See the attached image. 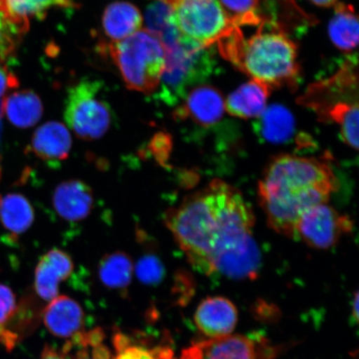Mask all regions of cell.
I'll return each instance as SVG.
<instances>
[{"instance_id": "obj_37", "label": "cell", "mask_w": 359, "mask_h": 359, "mask_svg": "<svg viewBox=\"0 0 359 359\" xmlns=\"http://www.w3.org/2000/svg\"><path fill=\"white\" fill-rule=\"evenodd\" d=\"M170 359H190V358H189V357H188L187 355V353L185 352H184L182 350L181 357L177 358V357H175V355H174L172 358H170Z\"/></svg>"}, {"instance_id": "obj_3", "label": "cell", "mask_w": 359, "mask_h": 359, "mask_svg": "<svg viewBox=\"0 0 359 359\" xmlns=\"http://www.w3.org/2000/svg\"><path fill=\"white\" fill-rule=\"evenodd\" d=\"M266 30L262 21L258 29L245 39L240 27H234L219 40L222 55L251 79L273 88H294L299 80L297 47L275 22Z\"/></svg>"}, {"instance_id": "obj_4", "label": "cell", "mask_w": 359, "mask_h": 359, "mask_svg": "<svg viewBox=\"0 0 359 359\" xmlns=\"http://www.w3.org/2000/svg\"><path fill=\"white\" fill-rule=\"evenodd\" d=\"M321 122L334 123L346 144L358 147V56L349 55L330 78L318 81L299 98Z\"/></svg>"}, {"instance_id": "obj_1", "label": "cell", "mask_w": 359, "mask_h": 359, "mask_svg": "<svg viewBox=\"0 0 359 359\" xmlns=\"http://www.w3.org/2000/svg\"><path fill=\"white\" fill-rule=\"evenodd\" d=\"M164 222L196 271L232 280H253L260 252L255 217L236 187L214 180L165 214Z\"/></svg>"}, {"instance_id": "obj_25", "label": "cell", "mask_w": 359, "mask_h": 359, "mask_svg": "<svg viewBox=\"0 0 359 359\" xmlns=\"http://www.w3.org/2000/svg\"><path fill=\"white\" fill-rule=\"evenodd\" d=\"M112 343L114 348L112 359H170L175 355L169 345L151 348L123 332L115 333Z\"/></svg>"}, {"instance_id": "obj_23", "label": "cell", "mask_w": 359, "mask_h": 359, "mask_svg": "<svg viewBox=\"0 0 359 359\" xmlns=\"http://www.w3.org/2000/svg\"><path fill=\"white\" fill-rule=\"evenodd\" d=\"M104 339L101 327L83 330L67 339L62 351L69 359H112V353Z\"/></svg>"}, {"instance_id": "obj_11", "label": "cell", "mask_w": 359, "mask_h": 359, "mask_svg": "<svg viewBox=\"0 0 359 359\" xmlns=\"http://www.w3.org/2000/svg\"><path fill=\"white\" fill-rule=\"evenodd\" d=\"M226 111V101L217 88L201 85L190 90L182 105L175 111V118L191 119L201 127L217 124Z\"/></svg>"}, {"instance_id": "obj_32", "label": "cell", "mask_w": 359, "mask_h": 359, "mask_svg": "<svg viewBox=\"0 0 359 359\" xmlns=\"http://www.w3.org/2000/svg\"><path fill=\"white\" fill-rule=\"evenodd\" d=\"M40 359H69L67 358L65 354L62 353V351H60V350L56 349L52 346H45L41 356H40Z\"/></svg>"}, {"instance_id": "obj_8", "label": "cell", "mask_w": 359, "mask_h": 359, "mask_svg": "<svg viewBox=\"0 0 359 359\" xmlns=\"http://www.w3.org/2000/svg\"><path fill=\"white\" fill-rule=\"evenodd\" d=\"M172 20L183 39L203 48L237 27L219 0H182L172 7Z\"/></svg>"}, {"instance_id": "obj_31", "label": "cell", "mask_w": 359, "mask_h": 359, "mask_svg": "<svg viewBox=\"0 0 359 359\" xmlns=\"http://www.w3.org/2000/svg\"><path fill=\"white\" fill-rule=\"evenodd\" d=\"M19 85L16 76L8 70L6 65L0 62V102L4 101V95L8 90L15 88Z\"/></svg>"}, {"instance_id": "obj_14", "label": "cell", "mask_w": 359, "mask_h": 359, "mask_svg": "<svg viewBox=\"0 0 359 359\" xmlns=\"http://www.w3.org/2000/svg\"><path fill=\"white\" fill-rule=\"evenodd\" d=\"M46 329L57 338L69 339L83 331L85 314L82 306L67 295H58L43 311Z\"/></svg>"}, {"instance_id": "obj_12", "label": "cell", "mask_w": 359, "mask_h": 359, "mask_svg": "<svg viewBox=\"0 0 359 359\" xmlns=\"http://www.w3.org/2000/svg\"><path fill=\"white\" fill-rule=\"evenodd\" d=\"M195 325L209 339L232 334L238 322V311L230 299L210 296L202 300L194 314Z\"/></svg>"}, {"instance_id": "obj_13", "label": "cell", "mask_w": 359, "mask_h": 359, "mask_svg": "<svg viewBox=\"0 0 359 359\" xmlns=\"http://www.w3.org/2000/svg\"><path fill=\"white\" fill-rule=\"evenodd\" d=\"M70 255L60 249H52L40 258L34 273V290L40 299L49 302L60 293V285L74 273Z\"/></svg>"}, {"instance_id": "obj_24", "label": "cell", "mask_w": 359, "mask_h": 359, "mask_svg": "<svg viewBox=\"0 0 359 359\" xmlns=\"http://www.w3.org/2000/svg\"><path fill=\"white\" fill-rule=\"evenodd\" d=\"M134 273L133 259L123 251L107 254L98 264V276L107 288L123 291L131 284Z\"/></svg>"}, {"instance_id": "obj_28", "label": "cell", "mask_w": 359, "mask_h": 359, "mask_svg": "<svg viewBox=\"0 0 359 359\" xmlns=\"http://www.w3.org/2000/svg\"><path fill=\"white\" fill-rule=\"evenodd\" d=\"M237 27L258 26L263 20L257 13L259 0H219Z\"/></svg>"}, {"instance_id": "obj_27", "label": "cell", "mask_w": 359, "mask_h": 359, "mask_svg": "<svg viewBox=\"0 0 359 359\" xmlns=\"http://www.w3.org/2000/svg\"><path fill=\"white\" fill-rule=\"evenodd\" d=\"M20 305L10 287L0 284V344L8 350L15 348L20 338L13 333L11 325L20 312Z\"/></svg>"}, {"instance_id": "obj_29", "label": "cell", "mask_w": 359, "mask_h": 359, "mask_svg": "<svg viewBox=\"0 0 359 359\" xmlns=\"http://www.w3.org/2000/svg\"><path fill=\"white\" fill-rule=\"evenodd\" d=\"M134 272L137 279L147 286L158 285L165 276L163 262L154 253H147L139 259Z\"/></svg>"}, {"instance_id": "obj_15", "label": "cell", "mask_w": 359, "mask_h": 359, "mask_svg": "<svg viewBox=\"0 0 359 359\" xmlns=\"http://www.w3.org/2000/svg\"><path fill=\"white\" fill-rule=\"evenodd\" d=\"M93 202L91 187L80 180L62 182L53 192V208L67 222H83L91 214Z\"/></svg>"}, {"instance_id": "obj_16", "label": "cell", "mask_w": 359, "mask_h": 359, "mask_svg": "<svg viewBox=\"0 0 359 359\" xmlns=\"http://www.w3.org/2000/svg\"><path fill=\"white\" fill-rule=\"evenodd\" d=\"M72 0H0V13L18 37L28 32L30 20H43L53 7L73 8Z\"/></svg>"}, {"instance_id": "obj_18", "label": "cell", "mask_w": 359, "mask_h": 359, "mask_svg": "<svg viewBox=\"0 0 359 359\" xmlns=\"http://www.w3.org/2000/svg\"><path fill=\"white\" fill-rule=\"evenodd\" d=\"M271 91L266 83L251 79L227 97L226 110L236 118H258L266 109Z\"/></svg>"}, {"instance_id": "obj_33", "label": "cell", "mask_w": 359, "mask_h": 359, "mask_svg": "<svg viewBox=\"0 0 359 359\" xmlns=\"http://www.w3.org/2000/svg\"><path fill=\"white\" fill-rule=\"evenodd\" d=\"M317 6L329 8L338 4V0H309Z\"/></svg>"}, {"instance_id": "obj_22", "label": "cell", "mask_w": 359, "mask_h": 359, "mask_svg": "<svg viewBox=\"0 0 359 359\" xmlns=\"http://www.w3.org/2000/svg\"><path fill=\"white\" fill-rule=\"evenodd\" d=\"M34 219L33 206L26 197L16 193L0 197V221L13 236L24 234Z\"/></svg>"}, {"instance_id": "obj_7", "label": "cell", "mask_w": 359, "mask_h": 359, "mask_svg": "<svg viewBox=\"0 0 359 359\" xmlns=\"http://www.w3.org/2000/svg\"><path fill=\"white\" fill-rule=\"evenodd\" d=\"M100 81L82 80L69 89L65 119L76 136L83 141H94L104 136L111 123L109 103L100 96Z\"/></svg>"}, {"instance_id": "obj_2", "label": "cell", "mask_w": 359, "mask_h": 359, "mask_svg": "<svg viewBox=\"0 0 359 359\" xmlns=\"http://www.w3.org/2000/svg\"><path fill=\"white\" fill-rule=\"evenodd\" d=\"M338 187L325 161L280 155L269 163L259 183L260 205L273 231L294 238L302 215L313 206L327 203Z\"/></svg>"}, {"instance_id": "obj_20", "label": "cell", "mask_w": 359, "mask_h": 359, "mask_svg": "<svg viewBox=\"0 0 359 359\" xmlns=\"http://www.w3.org/2000/svg\"><path fill=\"white\" fill-rule=\"evenodd\" d=\"M332 43L339 50L352 53L358 44V20L354 8L350 4H335L334 15L329 25Z\"/></svg>"}, {"instance_id": "obj_17", "label": "cell", "mask_w": 359, "mask_h": 359, "mask_svg": "<svg viewBox=\"0 0 359 359\" xmlns=\"http://www.w3.org/2000/svg\"><path fill=\"white\" fill-rule=\"evenodd\" d=\"M72 137L66 126L48 122L39 128L31 140V149L39 158L49 164H58L67 158Z\"/></svg>"}, {"instance_id": "obj_34", "label": "cell", "mask_w": 359, "mask_h": 359, "mask_svg": "<svg viewBox=\"0 0 359 359\" xmlns=\"http://www.w3.org/2000/svg\"><path fill=\"white\" fill-rule=\"evenodd\" d=\"M352 318L353 321L358 323V294L354 295L352 305Z\"/></svg>"}, {"instance_id": "obj_30", "label": "cell", "mask_w": 359, "mask_h": 359, "mask_svg": "<svg viewBox=\"0 0 359 359\" xmlns=\"http://www.w3.org/2000/svg\"><path fill=\"white\" fill-rule=\"evenodd\" d=\"M18 37L0 13V62L4 64L15 52Z\"/></svg>"}, {"instance_id": "obj_10", "label": "cell", "mask_w": 359, "mask_h": 359, "mask_svg": "<svg viewBox=\"0 0 359 359\" xmlns=\"http://www.w3.org/2000/svg\"><path fill=\"white\" fill-rule=\"evenodd\" d=\"M353 223L327 203L309 209L296 224L294 238L313 248L326 250L337 244L341 237L352 231Z\"/></svg>"}, {"instance_id": "obj_5", "label": "cell", "mask_w": 359, "mask_h": 359, "mask_svg": "<svg viewBox=\"0 0 359 359\" xmlns=\"http://www.w3.org/2000/svg\"><path fill=\"white\" fill-rule=\"evenodd\" d=\"M128 88L154 93L160 84L167 61L163 41L149 30H138L118 42L104 43Z\"/></svg>"}, {"instance_id": "obj_6", "label": "cell", "mask_w": 359, "mask_h": 359, "mask_svg": "<svg viewBox=\"0 0 359 359\" xmlns=\"http://www.w3.org/2000/svg\"><path fill=\"white\" fill-rule=\"evenodd\" d=\"M165 50L167 61L156 89L157 96L165 104L174 106L213 73L215 60L210 48L201 47L182 36L177 42L165 47Z\"/></svg>"}, {"instance_id": "obj_35", "label": "cell", "mask_w": 359, "mask_h": 359, "mask_svg": "<svg viewBox=\"0 0 359 359\" xmlns=\"http://www.w3.org/2000/svg\"><path fill=\"white\" fill-rule=\"evenodd\" d=\"M159 1L164 2L168 4V6L173 7L174 6H176V4L179 2H181L182 0H159Z\"/></svg>"}, {"instance_id": "obj_21", "label": "cell", "mask_w": 359, "mask_h": 359, "mask_svg": "<svg viewBox=\"0 0 359 359\" xmlns=\"http://www.w3.org/2000/svg\"><path fill=\"white\" fill-rule=\"evenodd\" d=\"M43 107L37 94L29 90L16 92L4 97V112L15 127H33L42 118Z\"/></svg>"}, {"instance_id": "obj_26", "label": "cell", "mask_w": 359, "mask_h": 359, "mask_svg": "<svg viewBox=\"0 0 359 359\" xmlns=\"http://www.w3.org/2000/svg\"><path fill=\"white\" fill-rule=\"evenodd\" d=\"M258 118L260 133L268 141H285L294 131L293 116L284 107L273 105L266 107Z\"/></svg>"}, {"instance_id": "obj_19", "label": "cell", "mask_w": 359, "mask_h": 359, "mask_svg": "<svg viewBox=\"0 0 359 359\" xmlns=\"http://www.w3.org/2000/svg\"><path fill=\"white\" fill-rule=\"evenodd\" d=\"M140 11L128 2H115L103 13L102 29L111 42H118L140 30L142 25Z\"/></svg>"}, {"instance_id": "obj_9", "label": "cell", "mask_w": 359, "mask_h": 359, "mask_svg": "<svg viewBox=\"0 0 359 359\" xmlns=\"http://www.w3.org/2000/svg\"><path fill=\"white\" fill-rule=\"evenodd\" d=\"M190 359H275L280 348L262 334H231L192 344L183 349Z\"/></svg>"}, {"instance_id": "obj_36", "label": "cell", "mask_w": 359, "mask_h": 359, "mask_svg": "<svg viewBox=\"0 0 359 359\" xmlns=\"http://www.w3.org/2000/svg\"><path fill=\"white\" fill-rule=\"evenodd\" d=\"M4 114V101L0 102V135H1V119Z\"/></svg>"}]
</instances>
